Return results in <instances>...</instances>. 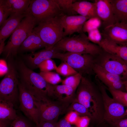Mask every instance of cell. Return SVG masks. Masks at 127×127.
I'll return each instance as SVG.
<instances>
[{"mask_svg": "<svg viewBox=\"0 0 127 127\" xmlns=\"http://www.w3.org/2000/svg\"><path fill=\"white\" fill-rule=\"evenodd\" d=\"M123 83L126 92H127V80L123 81Z\"/></svg>", "mask_w": 127, "mask_h": 127, "instance_id": "45", "label": "cell"}, {"mask_svg": "<svg viewBox=\"0 0 127 127\" xmlns=\"http://www.w3.org/2000/svg\"><path fill=\"white\" fill-rule=\"evenodd\" d=\"M87 33L89 41L93 43L98 45L102 38L101 33L98 29L93 30Z\"/></svg>", "mask_w": 127, "mask_h": 127, "instance_id": "35", "label": "cell"}, {"mask_svg": "<svg viewBox=\"0 0 127 127\" xmlns=\"http://www.w3.org/2000/svg\"><path fill=\"white\" fill-rule=\"evenodd\" d=\"M7 0L12 9L11 14H25L28 8L31 1L30 0Z\"/></svg>", "mask_w": 127, "mask_h": 127, "instance_id": "25", "label": "cell"}, {"mask_svg": "<svg viewBox=\"0 0 127 127\" xmlns=\"http://www.w3.org/2000/svg\"><path fill=\"white\" fill-rule=\"evenodd\" d=\"M93 70L98 79L106 87L112 83L123 81L120 76L108 71L95 63Z\"/></svg>", "mask_w": 127, "mask_h": 127, "instance_id": "21", "label": "cell"}, {"mask_svg": "<svg viewBox=\"0 0 127 127\" xmlns=\"http://www.w3.org/2000/svg\"><path fill=\"white\" fill-rule=\"evenodd\" d=\"M45 47V44L39 36L32 32L23 43L18 52L33 51Z\"/></svg>", "mask_w": 127, "mask_h": 127, "instance_id": "23", "label": "cell"}, {"mask_svg": "<svg viewBox=\"0 0 127 127\" xmlns=\"http://www.w3.org/2000/svg\"><path fill=\"white\" fill-rule=\"evenodd\" d=\"M39 74L47 82L51 84H57L62 82V80L59 75L57 73L51 71L40 72Z\"/></svg>", "mask_w": 127, "mask_h": 127, "instance_id": "31", "label": "cell"}, {"mask_svg": "<svg viewBox=\"0 0 127 127\" xmlns=\"http://www.w3.org/2000/svg\"><path fill=\"white\" fill-rule=\"evenodd\" d=\"M12 13V9L7 0H0V26Z\"/></svg>", "mask_w": 127, "mask_h": 127, "instance_id": "28", "label": "cell"}, {"mask_svg": "<svg viewBox=\"0 0 127 127\" xmlns=\"http://www.w3.org/2000/svg\"><path fill=\"white\" fill-rule=\"evenodd\" d=\"M94 2L97 16L102 23L104 28L116 23L109 0H96Z\"/></svg>", "mask_w": 127, "mask_h": 127, "instance_id": "15", "label": "cell"}, {"mask_svg": "<svg viewBox=\"0 0 127 127\" xmlns=\"http://www.w3.org/2000/svg\"><path fill=\"white\" fill-rule=\"evenodd\" d=\"M95 57L89 54L58 52L56 54L53 58L66 62L76 71L83 75L93 72V67L96 60Z\"/></svg>", "mask_w": 127, "mask_h": 127, "instance_id": "7", "label": "cell"}, {"mask_svg": "<svg viewBox=\"0 0 127 127\" xmlns=\"http://www.w3.org/2000/svg\"><path fill=\"white\" fill-rule=\"evenodd\" d=\"M101 34L103 38L127 46V24L116 22L104 28Z\"/></svg>", "mask_w": 127, "mask_h": 127, "instance_id": "13", "label": "cell"}, {"mask_svg": "<svg viewBox=\"0 0 127 127\" xmlns=\"http://www.w3.org/2000/svg\"><path fill=\"white\" fill-rule=\"evenodd\" d=\"M64 29L63 38L75 32H83V28L85 22L90 18L80 15L68 16L63 14L60 16Z\"/></svg>", "mask_w": 127, "mask_h": 127, "instance_id": "14", "label": "cell"}, {"mask_svg": "<svg viewBox=\"0 0 127 127\" xmlns=\"http://www.w3.org/2000/svg\"><path fill=\"white\" fill-rule=\"evenodd\" d=\"M58 52H61V51L53 46L52 48H45L38 52L30 54L28 56L27 60L32 67H38V65L44 61L53 58L55 54Z\"/></svg>", "mask_w": 127, "mask_h": 127, "instance_id": "19", "label": "cell"}, {"mask_svg": "<svg viewBox=\"0 0 127 127\" xmlns=\"http://www.w3.org/2000/svg\"><path fill=\"white\" fill-rule=\"evenodd\" d=\"M99 55L100 58L96 63L108 71L120 76L123 81L127 80V63L103 50Z\"/></svg>", "mask_w": 127, "mask_h": 127, "instance_id": "12", "label": "cell"}, {"mask_svg": "<svg viewBox=\"0 0 127 127\" xmlns=\"http://www.w3.org/2000/svg\"><path fill=\"white\" fill-rule=\"evenodd\" d=\"M83 75L82 74L78 72L75 74L67 77L62 80V84L70 86L76 91Z\"/></svg>", "mask_w": 127, "mask_h": 127, "instance_id": "29", "label": "cell"}, {"mask_svg": "<svg viewBox=\"0 0 127 127\" xmlns=\"http://www.w3.org/2000/svg\"><path fill=\"white\" fill-rule=\"evenodd\" d=\"M8 70L0 83V99L10 102L14 105L19 101L18 81L14 65L9 62Z\"/></svg>", "mask_w": 127, "mask_h": 127, "instance_id": "9", "label": "cell"}, {"mask_svg": "<svg viewBox=\"0 0 127 127\" xmlns=\"http://www.w3.org/2000/svg\"><path fill=\"white\" fill-rule=\"evenodd\" d=\"M12 103L0 99V119H7L12 121L18 116Z\"/></svg>", "mask_w": 127, "mask_h": 127, "instance_id": "24", "label": "cell"}, {"mask_svg": "<svg viewBox=\"0 0 127 127\" xmlns=\"http://www.w3.org/2000/svg\"><path fill=\"white\" fill-rule=\"evenodd\" d=\"M18 88L20 110L29 119L37 125L39 123V111L33 96L20 82H19Z\"/></svg>", "mask_w": 127, "mask_h": 127, "instance_id": "11", "label": "cell"}, {"mask_svg": "<svg viewBox=\"0 0 127 127\" xmlns=\"http://www.w3.org/2000/svg\"><path fill=\"white\" fill-rule=\"evenodd\" d=\"M96 84L101 93L104 109V120L119 119L127 117V107L112 97L107 92L106 87L98 79Z\"/></svg>", "mask_w": 127, "mask_h": 127, "instance_id": "10", "label": "cell"}, {"mask_svg": "<svg viewBox=\"0 0 127 127\" xmlns=\"http://www.w3.org/2000/svg\"><path fill=\"white\" fill-rule=\"evenodd\" d=\"M116 22L127 24V0H109Z\"/></svg>", "mask_w": 127, "mask_h": 127, "instance_id": "22", "label": "cell"}, {"mask_svg": "<svg viewBox=\"0 0 127 127\" xmlns=\"http://www.w3.org/2000/svg\"><path fill=\"white\" fill-rule=\"evenodd\" d=\"M88 127H109L107 123L104 121L100 124L97 125H93L89 126Z\"/></svg>", "mask_w": 127, "mask_h": 127, "instance_id": "44", "label": "cell"}, {"mask_svg": "<svg viewBox=\"0 0 127 127\" xmlns=\"http://www.w3.org/2000/svg\"><path fill=\"white\" fill-rule=\"evenodd\" d=\"M36 24L33 18L26 15L11 35L5 46L2 53L6 58L16 56L20 47Z\"/></svg>", "mask_w": 127, "mask_h": 127, "instance_id": "5", "label": "cell"}, {"mask_svg": "<svg viewBox=\"0 0 127 127\" xmlns=\"http://www.w3.org/2000/svg\"><path fill=\"white\" fill-rule=\"evenodd\" d=\"M71 111L76 112L80 117L87 116L90 118L91 121L92 119V116L88 110L84 105L79 103L74 102L70 104L67 112Z\"/></svg>", "mask_w": 127, "mask_h": 127, "instance_id": "26", "label": "cell"}, {"mask_svg": "<svg viewBox=\"0 0 127 127\" xmlns=\"http://www.w3.org/2000/svg\"><path fill=\"white\" fill-rule=\"evenodd\" d=\"M101 20L97 17H93L88 19L84 24L83 31L85 33H88L93 30L98 28L101 24Z\"/></svg>", "mask_w": 127, "mask_h": 127, "instance_id": "32", "label": "cell"}, {"mask_svg": "<svg viewBox=\"0 0 127 127\" xmlns=\"http://www.w3.org/2000/svg\"><path fill=\"white\" fill-rule=\"evenodd\" d=\"M73 102L84 105L92 116V125H97L104 121V109L102 95L98 85L88 77L83 75L76 90Z\"/></svg>", "mask_w": 127, "mask_h": 127, "instance_id": "1", "label": "cell"}, {"mask_svg": "<svg viewBox=\"0 0 127 127\" xmlns=\"http://www.w3.org/2000/svg\"><path fill=\"white\" fill-rule=\"evenodd\" d=\"M57 67L55 62L51 59L43 61L38 65V67L40 72H47L56 70Z\"/></svg>", "mask_w": 127, "mask_h": 127, "instance_id": "34", "label": "cell"}, {"mask_svg": "<svg viewBox=\"0 0 127 127\" xmlns=\"http://www.w3.org/2000/svg\"><path fill=\"white\" fill-rule=\"evenodd\" d=\"M12 121L7 119H0V127H9Z\"/></svg>", "mask_w": 127, "mask_h": 127, "instance_id": "43", "label": "cell"}, {"mask_svg": "<svg viewBox=\"0 0 127 127\" xmlns=\"http://www.w3.org/2000/svg\"><path fill=\"white\" fill-rule=\"evenodd\" d=\"M56 122H40L36 125L35 127H56Z\"/></svg>", "mask_w": 127, "mask_h": 127, "instance_id": "42", "label": "cell"}, {"mask_svg": "<svg viewBox=\"0 0 127 127\" xmlns=\"http://www.w3.org/2000/svg\"><path fill=\"white\" fill-rule=\"evenodd\" d=\"M9 127H32L27 120L23 118L18 116L13 120Z\"/></svg>", "mask_w": 127, "mask_h": 127, "instance_id": "37", "label": "cell"}, {"mask_svg": "<svg viewBox=\"0 0 127 127\" xmlns=\"http://www.w3.org/2000/svg\"><path fill=\"white\" fill-rule=\"evenodd\" d=\"M64 14L68 16L75 15L77 14L73 10V3L76 1L73 0H55Z\"/></svg>", "mask_w": 127, "mask_h": 127, "instance_id": "27", "label": "cell"}, {"mask_svg": "<svg viewBox=\"0 0 127 127\" xmlns=\"http://www.w3.org/2000/svg\"><path fill=\"white\" fill-rule=\"evenodd\" d=\"M73 10L80 15L90 18H98L96 14L95 3L87 1H76L72 4Z\"/></svg>", "mask_w": 127, "mask_h": 127, "instance_id": "20", "label": "cell"}, {"mask_svg": "<svg viewBox=\"0 0 127 127\" xmlns=\"http://www.w3.org/2000/svg\"><path fill=\"white\" fill-rule=\"evenodd\" d=\"M71 124L65 119H62L56 124V127H71Z\"/></svg>", "mask_w": 127, "mask_h": 127, "instance_id": "41", "label": "cell"}, {"mask_svg": "<svg viewBox=\"0 0 127 127\" xmlns=\"http://www.w3.org/2000/svg\"><path fill=\"white\" fill-rule=\"evenodd\" d=\"M98 45L104 51L127 63V46L119 45L103 38Z\"/></svg>", "mask_w": 127, "mask_h": 127, "instance_id": "18", "label": "cell"}, {"mask_svg": "<svg viewBox=\"0 0 127 127\" xmlns=\"http://www.w3.org/2000/svg\"><path fill=\"white\" fill-rule=\"evenodd\" d=\"M80 117L76 112L71 111L68 112L65 119L71 124H75Z\"/></svg>", "mask_w": 127, "mask_h": 127, "instance_id": "38", "label": "cell"}, {"mask_svg": "<svg viewBox=\"0 0 127 127\" xmlns=\"http://www.w3.org/2000/svg\"><path fill=\"white\" fill-rule=\"evenodd\" d=\"M90 121L87 116L80 117L75 125L76 127H88Z\"/></svg>", "mask_w": 127, "mask_h": 127, "instance_id": "39", "label": "cell"}, {"mask_svg": "<svg viewBox=\"0 0 127 127\" xmlns=\"http://www.w3.org/2000/svg\"><path fill=\"white\" fill-rule=\"evenodd\" d=\"M35 100L39 111V123L43 122H56L59 116L67 112L71 104L52 100L49 98Z\"/></svg>", "mask_w": 127, "mask_h": 127, "instance_id": "8", "label": "cell"}, {"mask_svg": "<svg viewBox=\"0 0 127 127\" xmlns=\"http://www.w3.org/2000/svg\"><path fill=\"white\" fill-rule=\"evenodd\" d=\"M104 121L109 127H127V117L119 119L107 120Z\"/></svg>", "mask_w": 127, "mask_h": 127, "instance_id": "36", "label": "cell"}, {"mask_svg": "<svg viewBox=\"0 0 127 127\" xmlns=\"http://www.w3.org/2000/svg\"><path fill=\"white\" fill-rule=\"evenodd\" d=\"M54 47L61 51L98 56L103 51L98 45L91 43L83 32L63 38Z\"/></svg>", "mask_w": 127, "mask_h": 127, "instance_id": "3", "label": "cell"}, {"mask_svg": "<svg viewBox=\"0 0 127 127\" xmlns=\"http://www.w3.org/2000/svg\"><path fill=\"white\" fill-rule=\"evenodd\" d=\"M18 67L21 77L20 83L35 99L40 100L52 97V84L47 82L39 73L28 67L23 62H20Z\"/></svg>", "mask_w": 127, "mask_h": 127, "instance_id": "2", "label": "cell"}, {"mask_svg": "<svg viewBox=\"0 0 127 127\" xmlns=\"http://www.w3.org/2000/svg\"><path fill=\"white\" fill-rule=\"evenodd\" d=\"M56 71L59 75L67 77L78 73L67 63L64 62H62L57 66Z\"/></svg>", "mask_w": 127, "mask_h": 127, "instance_id": "30", "label": "cell"}, {"mask_svg": "<svg viewBox=\"0 0 127 127\" xmlns=\"http://www.w3.org/2000/svg\"><path fill=\"white\" fill-rule=\"evenodd\" d=\"M25 14H12L0 26V43L5 42L26 16Z\"/></svg>", "mask_w": 127, "mask_h": 127, "instance_id": "16", "label": "cell"}, {"mask_svg": "<svg viewBox=\"0 0 127 127\" xmlns=\"http://www.w3.org/2000/svg\"><path fill=\"white\" fill-rule=\"evenodd\" d=\"M8 70V64L3 60H0V75L1 76L5 74Z\"/></svg>", "mask_w": 127, "mask_h": 127, "instance_id": "40", "label": "cell"}, {"mask_svg": "<svg viewBox=\"0 0 127 127\" xmlns=\"http://www.w3.org/2000/svg\"><path fill=\"white\" fill-rule=\"evenodd\" d=\"M76 91L72 87L66 85H52V98L71 104L75 99Z\"/></svg>", "mask_w": 127, "mask_h": 127, "instance_id": "17", "label": "cell"}, {"mask_svg": "<svg viewBox=\"0 0 127 127\" xmlns=\"http://www.w3.org/2000/svg\"><path fill=\"white\" fill-rule=\"evenodd\" d=\"M60 16L38 23L32 30V32L37 34L41 38L45 45V48L53 47L63 38L64 29Z\"/></svg>", "mask_w": 127, "mask_h": 127, "instance_id": "4", "label": "cell"}, {"mask_svg": "<svg viewBox=\"0 0 127 127\" xmlns=\"http://www.w3.org/2000/svg\"></svg>", "mask_w": 127, "mask_h": 127, "instance_id": "46", "label": "cell"}, {"mask_svg": "<svg viewBox=\"0 0 127 127\" xmlns=\"http://www.w3.org/2000/svg\"><path fill=\"white\" fill-rule=\"evenodd\" d=\"M106 88L113 98L127 107V92Z\"/></svg>", "mask_w": 127, "mask_h": 127, "instance_id": "33", "label": "cell"}, {"mask_svg": "<svg viewBox=\"0 0 127 127\" xmlns=\"http://www.w3.org/2000/svg\"><path fill=\"white\" fill-rule=\"evenodd\" d=\"M64 13L55 0H32L25 13L38 23Z\"/></svg>", "mask_w": 127, "mask_h": 127, "instance_id": "6", "label": "cell"}]
</instances>
